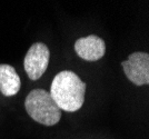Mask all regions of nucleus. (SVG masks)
<instances>
[{
    "instance_id": "obj_2",
    "label": "nucleus",
    "mask_w": 149,
    "mask_h": 139,
    "mask_svg": "<svg viewBox=\"0 0 149 139\" xmlns=\"http://www.w3.org/2000/svg\"><path fill=\"white\" fill-rule=\"evenodd\" d=\"M25 107L32 119L45 126H54L61 118V110L44 89L31 90L26 98Z\"/></svg>"
},
{
    "instance_id": "obj_3",
    "label": "nucleus",
    "mask_w": 149,
    "mask_h": 139,
    "mask_svg": "<svg viewBox=\"0 0 149 139\" xmlns=\"http://www.w3.org/2000/svg\"><path fill=\"white\" fill-rule=\"evenodd\" d=\"M50 59L49 48L44 42L31 44L26 54L24 66L27 76L31 80H38L46 72Z\"/></svg>"
},
{
    "instance_id": "obj_5",
    "label": "nucleus",
    "mask_w": 149,
    "mask_h": 139,
    "mask_svg": "<svg viewBox=\"0 0 149 139\" xmlns=\"http://www.w3.org/2000/svg\"><path fill=\"white\" fill-rule=\"evenodd\" d=\"M74 50L84 60L97 61L105 56L106 44L100 37L90 35L78 39L74 42Z\"/></svg>"
},
{
    "instance_id": "obj_6",
    "label": "nucleus",
    "mask_w": 149,
    "mask_h": 139,
    "mask_svg": "<svg viewBox=\"0 0 149 139\" xmlns=\"http://www.w3.org/2000/svg\"><path fill=\"white\" fill-rule=\"evenodd\" d=\"M21 87L20 77L10 65H0V92L6 97L17 95Z\"/></svg>"
},
{
    "instance_id": "obj_4",
    "label": "nucleus",
    "mask_w": 149,
    "mask_h": 139,
    "mask_svg": "<svg viewBox=\"0 0 149 139\" xmlns=\"http://www.w3.org/2000/svg\"><path fill=\"white\" fill-rule=\"evenodd\" d=\"M126 77L136 86L149 83V55L137 51L121 63Z\"/></svg>"
},
{
    "instance_id": "obj_1",
    "label": "nucleus",
    "mask_w": 149,
    "mask_h": 139,
    "mask_svg": "<svg viewBox=\"0 0 149 139\" xmlns=\"http://www.w3.org/2000/svg\"><path fill=\"white\" fill-rule=\"evenodd\" d=\"M49 94L60 110L74 113L85 102L86 83L74 71L63 70L54 78Z\"/></svg>"
}]
</instances>
